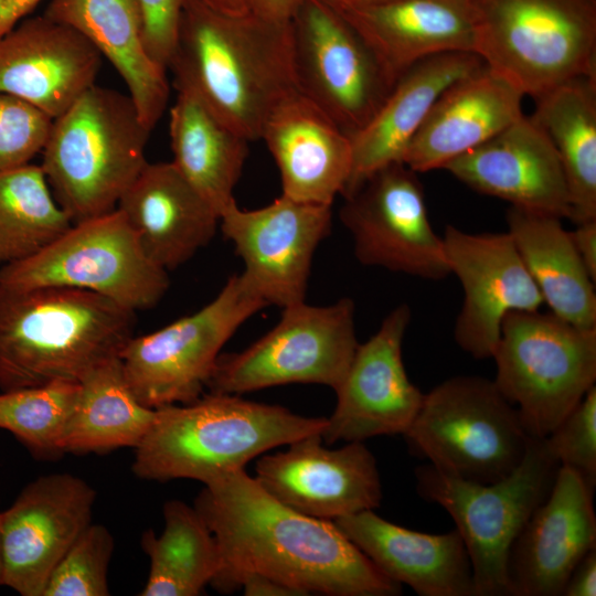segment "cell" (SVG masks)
Listing matches in <instances>:
<instances>
[{
  "instance_id": "1",
  "label": "cell",
  "mask_w": 596,
  "mask_h": 596,
  "mask_svg": "<svg viewBox=\"0 0 596 596\" xmlns=\"http://www.w3.org/2000/svg\"><path fill=\"white\" fill-rule=\"evenodd\" d=\"M194 508L213 533L221 566L210 585L240 589L262 574L305 596H396L402 585L383 574L331 520L301 514L277 501L245 469L203 483Z\"/></svg>"
},
{
  "instance_id": "2",
  "label": "cell",
  "mask_w": 596,
  "mask_h": 596,
  "mask_svg": "<svg viewBox=\"0 0 596 596\" xmlns=\"http://www.w3.org/2000/svg\"><path fill=\"white\" fill-rule=\"evenodd\" d=\"M168 70L175 89L190 91L248 141L257 140L276 105L298 89L291 23L192 0Z\"/></svg>"
},
{
  "instance_id": "3",
  "label": "cell",
  "mask_w": 596,
  "mask_h": 596,
  "mask_svg": "<svg viewBox=\"0 0 596 596\" xmlns=\"http://www.w3.org/2000/svg\"><path fill=\"white\" fill-rule=\"evenodd\" d=\"M136 322L135 311L87 290L0 284V390L81 382L120 355Z\"/></svg>"
},
{
  "instance_id": "4",
  "label": "cell",
  "mask_w": 596,
  "mask_h": 596,
  "mask_svg": "<svg viewBox=\"0 0 596 596\" xmlns=\"http://www.w3.org/2000/svg\"><path fill=\"white\" fill-rule=\"evenodd\" d=\"M324 417H307L280 405L238 394L211 393L187 404L156 408L153 423L135 448L131 470L152 481L193 479L205 483L264 453L312 434Z\"/></svg>"
},
{
  "instance_id": "5",
  "label": "cell",
  "mask_w": 596,
  "mask_h": 596,
  "mask_svg": "<svg viewBox=\"0 0 596 596\" xmlns=\"http://www.w3.org/2000/svg\"><path fill=\"white\" fill-rule=\"evenodd\" d=\"M150 131L128 94L96 84L52 120L40 167L73 223L117 207L148 163Z\"/></svg>"
},
{
  "instance_id": "6",
  "label": "cell",
  "mask_w": 596,
  "mask_h": 596,
  "mask_svg": "<svg viewBox=\"0 0 596 596\" xmlns=\"http://www.w3.org/2000/svg\"><path fill=\"white\" fill-rule=\"evenodd\" d=\"M476 54L534 99L596 79V0H472Z\"/></svg>"
},
{
  "instance_id": "7",
  "label": "cell",
  "mask_w": 596,
  "mask_h": 596,
  "mask_svg": "<svg viewBox=\"0 0 596 596\" xmlns=\"http://www.w3.org/2000/svg\"><path fill=\"white\" fill-rule=\"evenodd\" d=\"M403 437L414 456L479 483L513 472L532 438L493 380L479 375L453 376L425 393Z\"/></svg>"
},
{
  "instance_id": "8",
  "label": "cell",
  "mask_w": 596,
  "mask_h": 596,
  "mask_svg": "<svg viewBox=\"0 0 596 596\" xmlns=\"http://www.w3.org/2000/svg\"><path fill=\"white\" fill-rule=\"evenodd\" d=\"M561 465L543 438H531L518 468L491 483L462 480L426 462L415 469L419 497L453 518L468 552L475 596H509L510 547L534 510L546 499Z\"/></svg>"
},
{
  "instance_id": "9",
  "label": "cell",
  "mask_w": 596,
  "mask_h": 596,
  "mask_svg": "<svg viewBox=\"0 0 596 596\" xmlns=\"http://www.w3.org/2000/svg\"><path fill=\"white\" fill-rule=\"evenodd\" d=\"M494 384L533 438H545L596 381V328L550 312L515 311L501 327Z\"/></svg>"
},
{
  "instance_id": "10",
  "label": "cell",
  "mask_w": 596,
  "mask_h": 596,
  "mask_svg": "<svg viewBox=\"0 0 596 596\" xmlns=\"http://www.w3.org/2000/svg\"><path fill=\"white\" fill-rule=\"evenodd\" d=\"M0 284L87 290L137 312L159 304L169 276L145 254L116 207L73 223L41 252L0 267Z\"/></svg>"
},
{
  "instance_id": "11",
  "label": "cell",
  "mask_w": 596,
  "mask_h": 596,
  "mask_svg": "<svg viewBox=\"0 0 596 596\" xmlns=\"http://www.w3.org/2000/svg\"><path fill=\"white\" fill-rule=\"evenodd\" d=\"M267 307L241 274L194 313L142 336H132L119 359L138 401L159 408L202 396L224 344L252 316Z\"/></svg>"
},
{
  "instance_id": "12",
  "label": "cell",
  "mask_w": 596,
  "mask_h": 596,
  "mask_svg": "<svg viewBox=\"0 0 596 596\" xmlns=\"http://www.w3.org/2000/svg\"><path fill=\"white\" fill-rule=\"evenodd\" d=\"M358 344L351 298L328 306L298 302L283 308L276 326L243 351L220 354L206 389L240 395L302 383L334 391Z\"/></svg>"
},
{
  "instance_id": "13",
  "label": "cell",
  "mask_w": 596,
  "mask_h": 596,
  "mask_svg": "<svg viewBox=\"0 0 596 596\" xmlns=\"http://www.w3.org/2000/svg\"><path fill=\"white\" fill-rule=\"evenodd\" d=\"M290 23L298 91L353 135L395 83L360 34L327 3L302 0Z\"/></svg>"
},
{
  "instance_id": "14",
  "label": "cell",
  "mask_w": 596,
  "mask_h": 596,
  "mask_svg": "<svg viewBox=\"0 0 596 596\" xmlns=\"http://www.w3.org/2000/svg\"><path fill=\"white\" fill-rule=\"evenodd\" d=\"M343 198L340 221L362 265L426 280L450 275L443 236L428 217L423 185L406 164L393 162L374 171Z\"/></svg>"
},
{
  "instance_id": "15",
  "label": "cell",
  "mask_w": 596,
  "mask_h": 596,
  "mask_svg": "<svg viewBox=\"0 0 596 596\" xmlns=\"http://www.w3.org/2000/svg\"><path fill=\"white\" fill-rule=\"evenodd\" d=\"M332 206L284 194L255 210L233 201L220 227L244 263L242 277L267 306L305 301L315 252L330 234Z\"/></svg>"
},
{
  "instance_id": "16",
  "label": "cell",
  "mask_w": 596,
  "mask_h": 596,
  "mask_svg": "<svg viewBox=\"0 0 596 596\" xmlns=\"http://www.w3.org/2000/svg\"><path fill=\"white\" fill-rule=\"evenodd\" d=\"M96 491L72 473L35 478L0 512L2 585L43 596L54 567L92 523Z\"/></svg>"
},
{
  "instance_id": "17",
  "label": "cell",
  "mask_w": 596,
  "mask_h": 596,
  "mask_svg": "<svg viewBox=\"0 0 596 596\" xmlns=\"http://www.w3.org/2000/svg\"><path fill=\"white\" fill-rule=\"evenodd\" d=\"M443 241L450 274L464 290L455 341L473 359L491 358L504 318L540 310L542 296L508 232L469 233L448 225Z\"/></svg>"
},
{
  "instance_id": "18",
  "label": "cell",
  "mask_w": 596,
  "mask_h": 596,
  "mask_svg": "<svg viewBox=\"0 0 596 596\" xmlns=\"http://www.w3.org/2000/svg\"><path fill=\"white\" fill-rule=\"evenodd\" d=\"M411 318V308L402 304L383 319L373 336L358 344L334 390L337 405L321 434L327 444L403 435L412 424L425 393L408 379L402 358Z\"/></svg>"
},
{
  "instance_id": "19",
  "label": "cell",
  "mask_w": 596,
  "mask_h": 596,
  "mask_svg": "<svg viewBox=\"0 0 596 596\" xmlns=\"http://www.w3.org/2000/svg\"><path fill=\"white\" fill-rule=\"evenodd\" d=\"M286 507L308 517L336 520L380 507L382 483L376 460L363 441L337 449L321 434L299 438L284 451L259 456L255 477Z\"/></svg>"
},
{
  "instance_id": "20",
  "label": "cell",
  "mask_w": 596,
  "mask_h": 596,
  "mask_svg": "<svg viewBox=\"0 0 596 596\" xmlns=\"http://www.w3.org/2000/svg\"><path fill=\"white\" fill-rule=\"evenodd\" d=\"M592 488L561 466L546 499L514 539L507 560L509 596H562L576 564L596 549Z\"/></svg>"
},
{
  "instance_id": "21",
  "label": "cell",
  "mask_w": 596,
  "mask_h": 596,
  "mask_svg": "<svg viewBox=\"0 0 596 596\" xmlns=\"http://www.w3.org/2000/svg\"><path fill=\"white\" fill-rule=\"evenodd\" d=\"M100 63L75 29L44 14L28 18L0 36V93L54 119L95 85Z\"/></svg>"
},
{
  "instance_id": "22",
  "label": "cell",
  "mask_w": 596,
  "mask_h": 596,
  "mask_svg": "<svg viewBox=\"0 0 596 596\" xmlns=\"http://www.w3.org/2000/svg\"><path fill=\"white\" fill-rule=\"evenodd\" d=\"M473 191L511 206L571 217L570 194L558 156L544 131L522 116L444 168Z\"/></svg>"
},
{
  "instance_id": "23",
  "label": "cell",
  "mask_w": 596,
  "mask_h": 596,
  "mask_svg": "<svg viewBox=\"0 0 596 596\" xmlns=\"http://www.w3.org/2000/svg\"><path fill=\"white\" fill-rule=\"evenodd\" d=\"M259 139L279 170L281 194L330 206L342 195L352 170L350 136L298 89L272 110Z\"/></svg>"
},
{
  "instance_id": "24",
  "label": "cell",
  "mask_w": 596,
  "mask_h": 596,
  "mask_svg": "<svg viewBox=\"0 0 596 596\" xmlns=\"http://www.w3.org/2000/svg\"><path fill=\"white\" fill-rule=\"evenodd\" d=\"M360 34L395 83L417 62L437 54H476L472 0H387L337 10Z\"/></svg>"
},
{
  "instance_id": "25",
  "label": "cell",
  "mask_w": 596,
  "mask_h": 596,
  "mask_svg": "<svg viewBox=\"0 0 596 596\" xmlns=\"http://www.w3.org/2000/svg\"><path fill=\"white\" fill-rule=\"evenodd\" d=\"M523 94L483 65L448 86L412 138L402 162L416 173L447 163L523 116Z\"/></svg>"
},
{
  "instance_id": "26",
  "label": "cell",
  "mask_w": 596,
  "mask_h": 596,
  "mask_svg": "<svg viewBox=\"0 0 596 596\" xmlns=\"http://www.w3.org/2000/svg\"><path fill=\"white\" fill-rule=\"evenodd\" d=\"M117 209L145 254L169 272L190 260L214 237L220 216L170 162H148Z\"/></svg>"
},
{
  "instance_id": "27",
  "label": "cell",
  "mask_w": 596,
  "mask_h": 596,
  "mask_svg": "<svg viewBox=\"0 0 596 596\" xmlns=\"http://www.w3.org/2000/svg\"><path fill=\"white\" fill-rule=\"evenodd\" d=\"M389 578L421 596H475L470 558L456 529L432 534L394 524L373 510L333 520Z\"/></svg>"
},
{
  "instance_id": "28",
  "label": "cell",
  "mask_w": 596,
  "mask_h": 596,
  "mask_svg": "<svg viewBox=\"0 0 596 596\" xmlns=\"http://www.w3.org/2000/svg\"><path fill=\"white\" fill-rule=\"evenodd\" d=\"M483 65L475 53L449 52L426 57L404 72L372 118L350 136L352 170L341 196L374 171L402 162L405 149L439 95Z\"/></svg>"
},
{
  "instance_id": "29",
  "label": "cell",
  "mask_w": 596,
  "mask_h": 596,
  "mask_svg": "<svg viewBox=\"0 0 596 596\" xmlns=\"http://www.w3.org/2000/svg\"><path fill=\"white\" fill-rule=\"evenodd\" d=\"M44 15L66 24L108 60L125 82L145 125L152 130L169 99L167 70L148 53L137 0H51Z\"/></svg>"
},
{
  "instance_id": "30",
  "label": "cell",
  "mask_w": 596,
  "mask_h": 596,
  "mask_svg": "<svg viewBox=\"0 0 596 596\" xmlns=\"http://www.w3.org/2000/svg\"><path fill=\"white\" fill-rule=\"evenodd\" d=\"M505 220L507 232L550 311L577 327L596 328V281L562 219L510 206Z\"/></svg>"
},
{
  "instance_id": "31",
  "label": "cell",
  "mask_w": 596,
  "mask_h": 596,
  "mask_svg": "<svg viewBox=\"0 0 596 596\" xmlns=\"http://www.w3.org/2000/svg\"><path fill=\"white\" fill-rule=\"evenodd\" d=\"M169 134L172 163L220 216L235 201L249 141L187 89H177Z\"/></svg>"
},
{
  "instance_id": "32",
  "label": "cell",
  "mask_w": 596,
  "mask_h": 596,
  "mask_svg": "<svg viewBox=\"0 0 596 596\" xmlns=\"http://www.w3.org/2000/svg\"><path fill=\"white\" fill-rule=\"evenodd\" d=\"M532 120L553 145L575 224L596 220V79L579 77L535 99Z\"/></svg>"
},
{
  "instance_id": "33",
  "label": "cell",
  "mask_w": 596,
  "mask_h": 596,
  "mask_svg": "<svg viewBox=\"0 0 596 596\" xmlns=\"http://www.w3.org/2000/svg\"><path fill=\"white\" fill-rule=\"evenodd\" d=\"M78 383L64 435V453L135 449L150 429L156 409L145 406L135 396L119 356L97 366Z\"/></svg>"
},
{
  "instance_id": "34",
  "label": "cell",
  "mask_w": 596,
  "mask_h": 596,
  "mask_svg": "<svg viewBox=\"0 0 596 596\" xmlns=\"http://www.w3.org/2000/svg\"><path fill=\"white\" fill-rule=\"evenodd\" d=\"M163 520L159 535L147 530L141 538L150 568L139 595H201L221 566L215 538L196 509L183 501H167Z\"/></svg>"
},
{
  "instance_id": "35",
  "label": "cell",
  "mask_w": 596,
  "mask_h": 596,
  "mask_svg": "<svg viewBox=\"0 0 596 596\" xmlns=\"http://www.w3.org/2000/svg\"><path fill=\"white\" fill-rule=\"evenodd\" d=\"M73 224L40 164L0 171V266L41 252Z\"/></svg>"
},
{
  "instance_id": "36",
  "label": "cell",
  "mask_w": 596,
  "mask_h": 596,
  "mask_svg": "<svg viewBox=\"0 0 596 596\" xmlns=\"http://www.w3.org/2000/svg\"><path fill=\"white\" fill-rule=\"evenodd\" d=\"M79 383L58 381L0 393V429L12 434L34 457L65 454L63 440Z\"/></svg>"
},
{
  "instance_id": "37",
  "label": "cell",
  "mask_w": 596,
  "mask_h": 596,
  "mask_svg": "<svg viewBox=\"0 0 596 596\" xmlns=\"http://www.w3.org/2000/svg\"><path fill=\"white\" fill-rule=\"evenodd\" d=\"M114 539L102 524L91 523L54 567L43 596H107Z\"/></svg>"
},
{
  "instance_id": "38",
  "label": "cell",
  "mask_w": 596,
  "mask_h": 596,
  "mask_svg": "<svg viewBox=\"0 0 596 596\" xmlns=\"http://www.w3.org/2000/svg\"><path fill=\"white\" fill-rule=\"evenodd\" d=\"M545 445L561 466L575 470L596 485V385L545 437Z\"/></svg>"
},
{
  "instance_id": "39",
  "label": "cell",
  "mask_w": 596,
  "mask_h": 596,
  "mask_svg": "<svg viewBox=\"0 0 596 596\" xmlns=\"http://www.w3.org/2000/svg\"><path fill=\"white\" fill-rule=\"evenodd\" d=\"M52 120L26 102L0 93V171L31 163L42 152Z\"/></svg>"
},
{
  "instance_id": "40",
  "label": "cell",
  "mask_w": 596,
  "mask_h": 596,
  "mask_svg": "<svg viewBox=\"0 0 596 596\" xmlns=\"http://www.w3.org/2000/svg\"><path fill=\"white\" fill-rule=\"evenodd\" d=\"M143 21V38L149 55L168 70L182 13L192 0H137Z\"/></svg>"
},
{
  "instance_id": "41",
  "label": "cell",
  "mask_w": 596,
  "mask_h": 596,
  "mask_svg": "<svg viewBox=\"0 0 596 596\" xmlns=\"http://www.w3.org/2000/svg\"><path fill=\"white\" fill-rule=\"evenodd\" d=\"M596 595V549L589 551L573 568L562 596Z\"/></svg>"
},
{
  "instance_id": "42",
  "label": "cell",
  "mask_w": 596,
  "mask_h": 596,
  "mask_svg": "<svg viewBox=\"0 0 596 596\" xmlns=\"http://www.w3.org/2000/svg\"><path fill=\"white\" fill-rule=\"evenodd\" d=\"M570 233L579 258L596 281V220L578 223Z\"/></svg>"
},
{
  "instance_id": "43",
  "label": "cell",
  "mask_w": 596,
  "mask_h": 596,
  "mask_svg": "<svg viewBox=\"0 0 596 596\" xmlns=\"http://www.w3.org/2000/svg\"><path fill=\"white\" fill-rule=\"evenodd\" d=\"M240 588L246 596H305L300 590L262 574L245 576Z\"/></svg>"
},
{
  "instance_id": "44",
  "label": "cell",
  "mask_w": 596,
  "mask_h": 596,
  "mask_svg": "<svg viewBox=\"0 0 596 596\" xmlns=\"http://www.w3.org/2000/svg\"><path fill=\"white\" fill-rule=\"evenodd\" d=\"M302 0H249L251 12L266 20L289 22Z\"/></svg>"
},
{
  "instance_id": "45",
  "label": "cell",
  "mask_w": 596,
  "mask_h": 596,
  "mask_svg": "<svg viewBox=\"0 0 596 596\" xmlns=\"http://www.w3.org/2000/svg\"><path fill=\"white\" fill-rule=\"evenodd\" d=\"M42 0H0V36L25 19Z\"/></svg>"
},
{
  "instance_id": "46",
  "label": "cell",
  "mask_w": 596,
  "mask_h": 596,
  "mask_svg": "<svg viewBox=\"0 0 596 596\" xmlns=\"http://www.w3.org/2000/svg\"><path fill=\"white\" fill-rule=\"evenodd\" d=\"M217 11L227 14H245L251 12L249 0H203Z\"/></svg>"
},
{
  "instance_id": "47",
  "label": "cell",
  "mask_w": 596,
  "mask_h": 596,
  "mask_svg": "<svg viewBox=\"0 0 596 596\" xmlns=\"http://www.w3.org/2000/svg\"><path fill=\"white\" fill-rule=\"evenodd\" d=\"M336 10H343L363 6L380 3L387 0H320Z\"/></svg>"
},
{
  "instance_id": "48",
  "label": "cell",
  "mask_w": 596,
  "mask_h": 596,
  "mask_svg": "<svg viewBox=\"0 0 596 596\" xmlns=\"http://www.w3.org/2000/svg\"><path fill=\"white\" fill-rule=\"evenodd\" d=\"M1 512V511H0ZM0 585H2V543H1V530H0Z\"/></svg>"
}]
</instances>
